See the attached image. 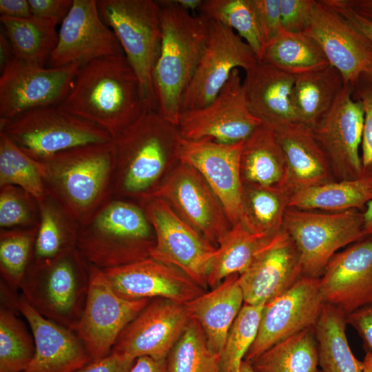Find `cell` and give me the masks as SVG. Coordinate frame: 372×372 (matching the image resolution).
Listing matches in <instances>:
<instances>
[{
    "instance_id": "1",
    "label": "cell",
    "mask_w": 372,
    "mask_h": 372,
    "mask_svg": "<svg viewBox=\"0 0 372 372\" xmlns=\"http://www.w3.org/2000/svg\"><path fill=\"white\" fill-rule=\"evenodd\" d=\"M57 107L99 126L112 139L148 110L138 76L124 54L81 67L69 94Z\"/></svg>"
},
{
    "instance_id": "2",
    "label": "cell",
    "mask_w": 372,
    "mask_h": 372,
    "mask_svg": "<svg viewBox=\"0 0 372 372\" xmlns=\"http://www.w3.org/2000/svg\"><path fill=\"white\" fill-rule=\"evenodd\" d=\"M180 138L178 127L153 110L114 138L113 196L140 203L146 200L178 162Z\"/></svg>"
},
{
    "instance_id": "3",
    "label": "cell",
    "mask_w": 372,
    "mask_h": 372,
    "mask_svg": "<svg viewBox=\"0 0 372 372\" xmlns=\"http://www.w3.org/2000/svg\"><path fill=\"white\" fill-rule=\"evenodd\" d=\"M47 195L83 224L113 196V141L68 149L39 161Z\"/></svg>"
},
{
    "instance_id": "4",
    "label": "cell",
    "mask_w": 372,
    "mask_h": 372,
    "mask_svg": "<svg viewBox=\"0 0 372 372\" xmlns=\"http://www.w3.org/2000/svg\"><path fill=\"white\" fill-rule=\"evenodd\" d=\"M158 1L163 10V39L153 73L156 110L177 126L182 95L205 47L209 19L200 14H191L176 0Z\"/></svg>"
},
{
    "instance_id": "5",
    "label": "cell",
    "mask_w": 372,
    "mask_h": 372,
    "mask_svg": "<svg viewBox=\"0 0 372 372\" xmlns=\"http://www.w3.org/2000/svg\"><path fill=\"white\" fill-rule=\"evenodd\" d=\"M154 244L142 204L112 196L80 224L76 249L89 264L106 269L150 257Z\"/></svg>"
},
{
    "instance_id": "6",
    "label": "cell",
    "mask_w": 372,
    "mask_h": 372,
    "mask_svg": "<svg viewBox=\"0 0 372 372\" xmlns=\"http://www.w3.org/2000/svg\"><path fill=\"white\" fill-rule=\"evenodd\" d=\"M96 3L101 19L116 34L138 76L147 110H156L153 73L163 39V10L159 1L97 0Z\"/></svg>"
},
{
    "instance_id": "7",
    "label": "cell",
    "mask_w": 372,
    "mask_h": 372,
    "mask_svg": "<svg viewBox=\"0 0 372 372\" xmlns=\"http://www.w3.org/2000/svg\"><path fill=\"white\" fill-rule=\"evenodd\" d=\"M90 284V264L78 250L50 262L32 263L20 290L44 318L74 331L82 316Z\"/></svg>"
},
{
    "instance_id": "8",
    "label": "cell",
    "mask_w": 372,
    "mask_h": 372,
    "mask_svg": "<svg viewBox=\"0 0 372 372\" xmlns=\"http://www.w3.org/2000/svg\"><path fill=\"white\" fill-rule=\"evenodd\" d=\"M0 132L37 161L79 146L112 141L103 128L57 106L35 108L11 119H0Z\"/></svg>"
},
{
    "instance_id": "9",
    "label": "cell",
    "mask_w": 372,
    "mask_h": 372,
    "mask_svg": "<svg viewBox=\"0 0 372 372\" xmlns=\"http://www.w3.org/2000/svg\"><path fill=\"white\" fill-rule=\"evenodd\" d=\"M282 229L298 251L303 276L316 278L340 249L365 238L363 212L358 209L321 213L288 207Z\"/></svg>"
},
{
    "instance_id": "10",
    "label": "cell",
    "mask_w": 372,
    "mask_h": 372,
    "mask_svg": "<svg viewBox=\"0 0 372 372\" xmlns=\"http://www.w3.org/2000/svg\"><path fill=\"white\" fill-rule=\"evenodd\" d=\"M152 224L155 244L150 257L182 271L204 289L216 247L182 219L163 200L141 203Z\"/></svg>"
},
{
    "instance_id": "11",
    "label": "cell",
    "mask_w": 372,
    "mask_h": 372,
    "mask_svg": "<svg viewBox=\"0 0 372 372\" xmlns=\"http://www.w3.org/2000/svg\"><path fill=\"white\" fill-rule=\"evenodd\" d=\"M152 299L118 296L103 271L90 264V284L82 316L74 330L92 361L108 355L121 332Z\"/></svg>"
},
{
    "instance_id": "12",
    "label": "cell",
    "mask_w": 372,
    "mask_h": 372,
    "mask_svg": "<svg viewBox=\"0 0 372 372\" xmlns=\"http://www.w3.org/2000/svg\"><path fill=\"white\" fill-rule=\"evenodd\" d=\"M153 198L165 200L216 247L232 227L212 189L199 172L186 163L178 161L147 200Z\"/></svg>"
},
{
    "instance_id": "13",
    "label": "cell",
    "mask_w": 372,
    "mask_h": 372,
    "mask_svg": "<svg viewBox=\"0 0 372 372\" xmlns=\"http://www.w3.org/2000/svg\"><path fill=\"white\" fill-rule=\"evenodd\" d=\"M258 59L250 46L231 28L209 20L205 49L194 75L184 91L180 113L211 102L228 81L232 71H245Z\"/></svg>"
},
{
    "instance_id": "14",
    "label": "cell",
    "mask_w": 372,
    "mask_h": 372,
    "mask_svg": "<svg viewBox=\"0 0 372 372\" xmlns=\"http://www.w3.org/2000/svg\"><path fill=\"white\" fill-rule=\"evenodd\" d=\"M261 124L249 110L239 69H235L211 102L180 112L177 127L186 140L232 144L244 141Z\"/></svg>"
},
{
    "instance_id": "15",
    "label": "cell",
    "mask_w": 372,
    "mask_h": 372,
    "mask_svg": "<svg viewBox=\"0 0 372 372\" xmlns=\"http://www.w3.org/2000/svg\"><path fill=\"white\" fill-rule=\"evenodd\" d=\"M80 68L38 67L14 57L1 74L0 119H11L35 108L59 105L72 89Z\"/></svg>"
},
{
    "instance_id": "16",
    "label": "cell",
    "mask_w": 372,
    "mask_h": 372,
    "mask_svg": "<svg viewBox=\"0 0 372 372\" xmlns=\"http://www.w3.org/2000/svg\"><path fill=\"white\" fill-rule=\"evenodd\" d=\"M324 304L319 278L303 276L264 304L256 340L244 360L251 362L281 340L315 327Z\"/></svg>"
},
{
    "instance_id": "17",
    "label": "cell",
    "mask_w": 372,
    "mask_h": 372,
    "mask_svg": "<svg viewBox=\"0 0 372 372\" xmlns=\"http://www.w3.org/2000/svg\"><path fill=\"white\" fill-rule=\"evenodd\" d=\"M364 121L362 105L353 98L348 83L329 110L310 127L340 180L357 178L362 174L359 147Z\"/></svg>"
},
{
    "instance_id": "18",
    "label": "cell",
    "mask_w": 372,
    "mask_h": 372,
    "mask_svg": "<svg viewBox=\"0 0 372 372\" xmlns=\"http://www.w3.org/2000/svg\"><path fill=\"white\" fill-rule=\"evenodd\" d=\"M124 54L113 30L101 19L96 0H73L61 23L49 68L82 67L96 59Z\"/></svg>"
},
{
    "instance_id": "19",
    "label": "cell",
    "mask_w": 372,
    "mask_h": 372,
    "mask_svg": "<svg viewBox=\"0 0 372 372\" xmlns=\"http://www.w3.org/2000/svg\"><path fill=\"white\" fill-rule=\"evenodd\" d=\"M242 145L243 141L225 144L181 138L178 149V161L199 172L218 198L232 226L242 220Z\"/></svg>"
},
{
    "instance_id": "20",
    "label": "cell",
    "mask_w": 372,
    "mask_h": 372,
    "mask_svg": "<svg viewBox=\"0 0 372 372\" xmlns=\"http://www.w3.org/2000/svg\"><path fill=\"white\" fill-rule=\"evenodd\" d=\"M190 320L185 304L152 299L123 329L112 351L132 360H166Z\"/></svg>"
},
{
    "instance_id": "21",
    "label": "cell",
    "mask_w": 372,
    "mask_h": 372,
    "mask_svg": "<svg viewBox=\"0 0 372 372\" xmlns=\"http://www.w3.org/2000/svg\"><path fill=\"white\" fill-rule=\"evenodd\" d=\"M304 32L318 43L344 84H351L362 73L372 70L371 45L325 0L316 1L311 23Z\"/></svg>"
},
{
    "instance_id": "22",
    "label": "cell",
    "mask_w": 372,
    "mask_h": 372,
    "mask_svg": "<svg viewBox=\"0 0 372 372\" xmlns=\"http://www.w3.org/2000/svg\"><path fill=\"white\" fill-rule=\"evenodd\" d=\"M302 276L298 251L282 229L268 239L249 267L238 275L244 304H265Z\"/></svg>"
},
{
    "instance_id": "23",
    "label": "cell",
    "mask_w": 372,
    "mask_h": 372,
    "mask_svg": "<svg viewBox=\"0 0 372 372\" xmlns=\"http://www.w3.org/2000/svg\"><path fill=\"white\" fill-rule=\"evenodd\" d=\"M102 270L114 291L127 300L165 298L185 304L205 292L180 269L151 257Z\"/></svg>"
},
{
    "instance_id": "24",
    "label": "cell",
    "mask_w": 372,
    "mask_h": 372,
    "mask_svg": "<svg viewBox=\"0 0 372 372\" xmlns=\"http://www.w3.org/2000/svg\"><path fill=\"white\" fill-rule=\"evenodd\" d=\"M324 304L346 316L372 302V238L336 253L319 278Z\"/></svg>"
},
{
    "instance_id": "25",
    "label": "cell",
    "mask_w": 372,
    "mask_h": 372,
    "mask_svg": "<svg viewBox=\"0 0 372 372\" xmlns=\"http://www.w3.org/2000/svg\"><path fill=\"white\" fill-rule=\"evenodd\" d=\"M18 311L28 322L35 345L23 372H75L92 361L74 331L40 315L21 294Z\"/></svg>"
},
{
    "instance_id": "26",
    "label": "cell",
    "mask_w": 372,
    "mask_h": 372,
    "mask_svg": "<svg viewBox=\"0 0 372 372\" xmlns=\"http://www.w3.org/2000/svg\"><path fill=\"white\" fill-rule=\"evenodd\" d=\"M295 76L258 60L245 71L242 86L251 114L276 129L297 123L291 104Z\"/></svg>"
},
{
    "instance_id": "27",
    "label": "cell",
    "mask_w": 372,
    "mask_h": 372,
    "mask_svg": "<svg viewBox=\"0 0 372 372\" xmlns=\"http://www.w3.org/2000/svg\"><path fill=\"white\" fill-rule=\"evenodd\" d=\"M243 304L238 274L227 277L210 291L185 304L190 318L202 329L209 349L220 355Z\"/></svg>"
},
{
    "instance_id": "28",
    "label": "cell",
    "mask_w": 372,
    "mask_h": 372,
    "mask_svg": "<svg viewBox=\"0 0 372 372\" xmlns=\"http://www.w3.org/2000/svg\"><path fill=\"white\" fill-rule=\"evenodd\" d=\"M273 130L285 156L291 192L330 181V164L309 127L290 123Z\"/></svg>"
},
{
    "instance_id": "29",
    "label": "cell",
    "mask_w": 372,
    "mask_h": 372,
    "mask_svg": "<svg viewBox=\"0 0 372 372\" xmlns=\"http://www.w3.org/2000/svg\"><path fill=\"white\" fill-rule=\"evenodd\" d=\"M240 170L243 183L290 190L287 167L276 132L263 123L243 141Z\"/></svg>"
},
{
    "instance_id": "30",
    "label": "cell",
    "mask_w": 372,
    "mask_h": 372,
    "mask_svg": "<svg viewBox=\"0 0 372 372\" xmlns=\"http://www.w3.org/2000/svg\"><path fill=\"white\" fill-rule=\"evenodd\" d=\"M372 200V169L354 179L329 181L291 193L289 207L330 212L358 209Z\"/></svg>"
},
{
    "instance_id": "31",
    "label": "cell",
    "mask_w": 372,
    "mask_h": 372,
    "mask_svg": "<svg viewBox=\"0 0 372 372\" xmlns=\"http://www.w3.org/2000/svg\"><path fill=\"white\" fill-rule=\"evenodd\" d=\"M331 65L295 76L291 104L297 123L311 127L331 107L344 86Z\"/></svg>"
},
{
    "instance_id": "32",
    "label": "cell",
    "mask_w": 372,
    "mask_h": 372,
    "mask_svg": "<svg viewBox=\"0 0 372 372\" xmlns=\"http://www.w3.org/2000/svg\"><path fill=\"white\" fill-rule=\"evenodd\" d=\"M38 225L32 263L59 258L76 248L79 222L49 195L39 203Z\"/></svg>"
},
{
    "instance_id": "33",
    "label": "cell",
    "mask_w": 372,
    "mask_h": 372,
    "mask_svg": "<svg viewBox=\"0 0 372 372\" xmlns=\"http://www.w3.org/2000/svg\"><path fill=\"white\" fill-rule=\"evenodd\" d=\"M346 315L324 304L314 327L322 372H363V362L351 350L346 334Z\"/></svg>"
},
{
    "instance_id": "34",
    "label": "cell",
    "mask_w": 372,
    "mask_h": 372,
    "mask_svg": "<svg viewBox=\"0 0 372 372\" xmlns=\"http://www.w3.org/2000/svg\"><path fill=\"white\" fill-rule=\"evenodd\" d=\"M0 21L14 58L28 65L45 67L57 43L56 24L33 16L23 19L0 16Z\"/></svg>"
},
{
    "instance_id": "35",
    "label": "cell",
    "mask_w": 372,
    "mask_h": 372,
    "mask_svg": "<svg viewBox=\"0 0 372 372\" xmlns=\"http://www.w3.org/2000/svg\"><path fill=\"white\" fill-rule=\"evenodd\" d=\"M269 238L251 232L242 223L233 225L216 247L207 286L214 288L227 277L243 273Z\"/></svg>"
},
{
    "instance_id": "36",
    "label": "cell",
    "mask_w": 372,
    "mask_h": 372,
    "mask_svg": "<svg viewBox=\"0 0 372 372\" xmlns=\"http://www.w3.org/2000/svg\"><path fill=\"white\" fill-rule=\"evenodd\" d=\"M291 192L287 189L243 183L242 223L251 232L271 237L282 229Z\"/></svg>"
},
{
    "instance_id": "37",
    "label": "cell",
    "mask_w": 372,
    "mask_h": 372,
    "mask_svg": "<svg viewBox=\"0 0 372 372\" xmlns=\"http://www.w3.org/2000/svg\"><path fill=\"white\" fill-rule=\"evenodd\" d=\"M251 364L256 372H318V347L314 327L275 344Z\"/></svg>"
},
{
    "instance_id": "38",
    "label": "cell",
    "mask_w": 372,
    "mask_h": 372,
    "mask_svg": "<svg viewBox=\"0 0 372 372\" xmlns=\"http://www.w3.org/2000/svg\"><path fill=\"white\" fill-rule=\"evenodd\" d=\"M260 61L294 76L330 65L313 39L304 32L284 30L265 46Z\"/></svg>"
},
{
    "instance_id": "39",
    "label": "cell",
    "mask_w": 372,
    "mask_h": 372,
    "mask_svg": "<svg viewBox=\"0 0 372 372\" xmlns=\"http://www.w3.org/2000/svg\"><path fill=\"white\" fill-rule=\"evenodd\" d=\"M198 11L231 28L260 60L264 45L251 0H203Z\"/></svg>"
},
{
    "instance_id": "40",
    "label": "cell",
    "mask_w": 372,
    "mask_h": 372,
    "mask_svg": "<svg viewBox=\"0 0 372 372\" xmlns=\"http://www.w3.org/2000/svg\"><path fill=\"white\" fill-rule=\"evenodd\" d=\"M19 187L40 203L45 197L41 165L0 132V187Z\"/></svg>"
},
{
    "instance_id": "41",
    "label": "cell",
    "mask_w": 372,
    "mask_h": 372,
    "mask_svg": "<svg viewBox=\"0 0 372 372\" xmlns=\"http://www.w3.org/2000/svg\"><path fill=\"white\" fill-rule=\"evenodd\" d=\"M166 361L169 372H221L220 355L209 349L202 329L193 319Z\"/></svg>"
},
{
    "instance_id": "42",
    "label": "cell",
    "mask_w": 372,
    "mask_h": 372,
    "mask_svg": "<svg viewBox=\"0 0 372 372\" xmlns=\"http://www.w3.org/2000/svg\"><path fill=\"white\" fill-rule=\"evenodd\" d=\"M38 226L0 229V273L11 289H20L33 262Z\"/></svg>"
},
{
    "instance_id": "43",
    "label": "cell",
    "mask_w": 372,
    "mask_h": 372,
    "mask_svg": "<svg viewBox=\"0 0 372 372\" xmlns=\"http://www.w3.org/2000/svg\"><path fill=\"white\" fill-rule=\"evenodd\" d=\"M34 351L33 335L17 311L1 305L0 372H23Z\"/></svg>"
},
{
    "instance_id": "44",
    "label": "cell",
    "mask_w": 372,
    "mask_h": 372,
    "mask_svg": "<svg viewBox=\"0 0 372 372\" xmlns=\"http://www.w3.org/2000/svg\"><path fill=\"white\" fill-rule=\"evenodd\" d=\"M264 304H244L232 324L220 355L221 372H239L256 340Z\"/></svg>"
},
{
    "instance_id": "45",
    "label": "cell",
    "mask_w": 372,
    "mask_h": 372,
    "mask_svg": "<svg viewBox=\"0 0 372 372\" xmlns=\"http://www.w3.org/2000/svg\"><path fill=\"white\" fill-rule=\"evenodd\" d=\"M39 220V203L32 194L14 185L0 187L1 229L34 227Z\"/></svg>"
},
{
    "instance_id": "46",
    "label": "cell",
    "mask_w": 372,
    "mask_h": 372,
    "mask_svg": "<svg viewBox=\"0 0 372 372\" xmlns=\"http://www.w3.org/2000/svg\"><path fill=\"white\" fill-rule=\"evenodd\" d=\"M352 96L362 105L364 121L362 140V171L372 169V70L362 73L351 84Z\"/></svg>"
},
{
    "instance_id": "47",
    "label": "cell",
    "mask_w": 372,
    "mask_h": 372,
    "mask_svg": "<svg viewBox=\"0 0 372 372\" xmlns=\"http://www.w3.org/2000/svg\"><path fill=\"white\" fill-rule=\"evenodd\" d=\"M316 0H280L282 29L287 32H304L311 23Z\"/></svg>"
},
{
    "instance_id": "48",
    "label": "cell",
    "mask_w": 372,
    "mask_h": 372,
    "mask_svg": "<svg viewBox=\"0 0 372 372\" xmlns=\"http://www.w3.org/2000/svg\"><path fill=\"white\" fill-rule=\"evenodd\" d=\"M251 1L265 49V46L283 30L280 17V0Z\"/></svg>"
},
{
    "instance_id": "49",
    "label": "cell",
    "mask_w": 372,
    "mask_h": 372,
    "mask_svg": "<svg viewBox=\"0 0 372 372\" xmlns=\"http://www.w3.org/2000/svg\"><path fill=\"white\" fill-rule=\"evenodd\" d=\"M73 0H28L33 17L48 20L57 25L69 12Z\"/></svg>"
},
{
    "instance_id": "50",
    "label": "cell",
    "mask_w": 372,
    "mask_h": 372,
    "mask_svg": "<svg viewBox=\"0 0 372 372\" xmlns=\"http://www.w3.org/2000/svg\"><path fill=\"white\" fill-rule=\"evenodd\" d=\"M346 320L362 338L366 352H372V302L346 316Z\"/></svg>"
},
{
    "instance_id": "51",
    "label": "cell",
    "mask_w": 372,
    "mask_h": 372,
    "mask_svg": "<svg viewBox=\"0 0 372 372\" xmlns=\"http://www.w3.org/2000/svg\"><path fill=\"white\" fill-rule=\"evenodd\" d=\"M134 360L112 351L106 357L91 361L75 372H130Z\"/></svg>"
},
{
    "instance_id": "52",
    "label": "cell",
    "mask_w": 372,
    "mask_h": 372,
    "mask_svg": "<svg viewBox=\"0 0 372 372\" xmlns=\"http://www.w3.org/2000/svg\"><path fill=\"white\" fill-rule=\"evenodd\" d=\"M326 1L355 28L372 47V21L355 11L345 0H326Z\"/></svg>"
},
{
    "instance_id": "53",
    "label": "cell",
    "mask_w": 372,
    "mask_h": 372,
    "mask_svg": "<svg viewBox=\"0 0 372 372\" xmlns=\"http://www.w3.org/2000/svg\"><path fill=\"white\" fill-rule=\"evenodd\" d=\"M0 14L15 19L32 17L28 0H0Z\"/></svg>"
},
{
    "instance_id": "54",
    "label": "cell",
    "mask_w": 372,
    "mask_h": 372,
    "mask_svg": "<svg viewBox=\"0 0 372 372\" xmlns=\"http://www.w3.org/2000/svg\"><path fill=\"white\" fill-rule=\"evenodd\" d=\"M130 372H169L166 360H156L144 356L136 358Z\"/></svg>"
},
{
    "instance_id": "55",
    "label": "cell",
    "mask_w": 372,
    "mask_h": 372,
    "mask_svg": "<svg viewBox=\"0 0 372 372\" xmlns=\"http://www.w3.org/2000/svg\"><path fill=\"white\" fill-rule=\"evenodd\" d=\"M11 44L4 31L0 34V67L2 71L6 65L14 58Z\"/></svg>"
},
{
    "instance_id": "56",
    "label": "cell",
    "mask_w": 372,
    "mask_h": 372,
    "mask_svg": "<svg viewBox=\"0 0 372 372\" xmlns=\"http://www.w3.org/2000/svg\"><path fill=\"white\" fill-rule=\"evenodd\" d=\"M355 11L372 21V0H345Z\"/></svg>"
},
{
    "instance_id": "57",
    "label": "cell",
    "mask_w": 372,
    "mask_h": 372,
    "mask_svg": "<svg viewBox=\"0 0 372 372\" xmlns=\"http://www.w3.org/2000/svg\"><path fill=\"white\" fill-rule=\"evenodd\" d=\"M363 215L365 237L372 238V200L366 205Z\"/></svg>"
},
{
    "instance_id": "58",
    "label": "cell",
    "mask_w": 372,
    "mask_h": 372,
    "mask_svg": "<svg viewBox=\"0 0 372 372\" xmlns=\"http://www.w3.org/2000/svg\"><path fill=\"white\" fill-rule=\"evenodd\" d=\"M176 1L185 10L194 12L196 10H198L203 0H176Z\"/></svg>"
},
{
    "instance_id": "59",
    "label": "cell",
    "mask_w": 372,
    "mask_h": 372,
    "mask_svg": "<svg viewBox=\"0 0 372 372\" xmlns=\"http://www.w3.org/2000/svg\"><path fill=\"white\" fill-rule=\"evenodd\" d=\"M362 362L363 372H372V352H366Z\"/></svg>"
},
{
    "instance_id": "60",
    "label": "cell",
    "mask_w": 372,
    "mask_h": 372,
    "mask_svg": "<svg viewBox=\"0 0 372 372\" xmlns=\"http://www.w3.org/2000/svg\"><path fill=\"white\" fill-rule=\"evenodd\" d=\"M239 372H256L253 368L251 362L243 360L241 363Z\"/></svg>"
},
{
    "instance_id": "61",
    "label": "cell",
    "mask_w": 372,
    "mask_h": 372,
    "mask_svg": "<svg viewBox=\"0 0 372 372\" xmlns=\"http://www.w3.org/2000/svg\"><path fill=\"white\" fill-rule=\"evenodd\" d=\"M318 372H322L320 370H318Z\"/></svg>"
}]
</instances>
